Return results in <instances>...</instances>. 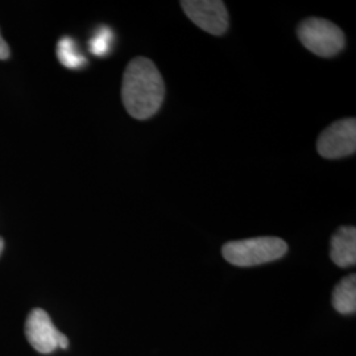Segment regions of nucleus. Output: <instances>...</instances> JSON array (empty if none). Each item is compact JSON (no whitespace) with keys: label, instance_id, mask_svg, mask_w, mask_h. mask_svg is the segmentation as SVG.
<instances>
[{"label":"nucleus","instance_id":"f257e3e1","mask_svg":"<svg viewBox=\"0 0 356 356\" xmlns=\"http://www.w3.org/2000/svg\"><path fill=\"white\" fill-rule=\"evenodd\" d=\"M165 85L156 65L149 58L136 57L126 67L122 98L128 114L145 120L156 114L164 101Z\"/></svg>","mask_w":356,"mask_h":356},{"label":"nucleus","instance_id":"f03ea898","mask_svg":"<svg viewBox=\"0 0 356 356\" xmlns=\"http://www.w3.org/2000/svg\"><path fill=\"white\" fill-rule=\"evenodd\" d=\"M286 251V243L275 236L235 241L225 244L222 248L223 257L236 267H254L270 263L281 259Z\"/></svg>","mask_w":356,"mask_h":356},{"label":"nucleus","instance_id":"7ed1b4c3","mask_svg":"<svg viewBox=\"0 0 356 356\" xmlns=\"http://www.w3.org/2000/svg\"><path fill=\"white\" fill-rule=\"evenodd\" d=\"M297 35L307 51L319 57H332L344 48L342 29L326 19L309 17L297 29Z\"/></svg>","mask_w":356,"mask_h":356},{"label":"nucleus","instance_id":"20e7f679","mask_svg":"<svg viewBox=\"0 0 356 356\" xmlns=\"http://www.w3.org/2000/svg\"><path fill=\"white\" fill-rule=\"evenodd\" d=\"M26 339L41 354H51L57 348L66 350L69 339L53 325L49 314L42 309H35L29 313L26 323Z\"/></svg>","mask_w":356,"mask_h":356},{"label":"nucleus","instance_id":"39448f33","mask_svg":"<svg viewBox=\"0 0 356 356\" xmlns=\"http://www.w3.org/2000/svg\"><path fill=\"white\" fill-rule=\"evenodd\" d=\"M317 151L325 159H341L356 151V120L341 119L326 128L317 140Z\"/></svg>","mask_w":356,"mask_h":356},{"label":"nucleus","instance_id":"423d86ee","mask_svg":"<svg viewBox=\"0 0 356 356\" xmlns=\"http://www.w3.org/2000/svg\"><path fill=\"white\" fill-rule=\"evenodd\" d=\"M182 10L191 22L204 32L220 36L229 28V13L223 1L219 0H185Z\"/></svg>","mask_w":356,"mask_h":356},{"label":"nucleus","instance_id":"0eeeda50","mask_svg":"<svg viewBox=\"0 0 356 356\" xmlns=\"http://www.w3.org/2000/svg\"><path fill=\"white\" fill-rule=\"evenodd\" d=\"M330 256L338 267H351L356 263L355 227H341L331 239Z\"/></svg>","mask_w":356,"mask_h":356},{"label":"nucleus","instance_id":"6e6552de","mask_svg":"<svg viewBox=\"0 0 356 356\" xmlns=\"http://www.w3.org/2000/svg\"><path fill=\"white\" fill-rule=\"evenodd\" d=\"M332 306L342 314H353L356 310V276L353 273L339 281L332 293Z\"/></svg>","mask_w":356,"mask_h":356},{"label":"nucleus","instance_id":"1a4fd4ad","mask_svg":"<svg viewBox=\"0 0 356 356\" xmlns=\"http://www.w3.org/2000/svg\"><path fill=\"white\" fill-rule=\"evenodd\" d=\"M57 57L65 67L76 70L88 64L86 57L79 51L76 41L69 36L61 38L57 44Z\"/></svg>","mask_w":356,"mask_h":356},{"label":"nucleus","instance_id":"9d476101","mask_svg":"<svg viewBox=\"0 0 356 356\" xmlns=\"http://www.w3.org/2000/svg\"><path fill=\"white\" fill-rule=\"evenodd\" d=\"M114 44V32L108 26H99L90 38L89 51L97 57H106Z\"/></svg>","mask_w":356,"mask_h":356},{"label":"nucleus","instance_id":"9b49d317","mask_svg":"<svg viewBox=\"0 0 356 356\" xmlns=\"http://www.w3.org/2000/svg\"><path fill=\"white\" fill-rule=\"evenodd\" d=\"M8 57H10V48L0 35V60H7Z\"/></svg>","mask_w":356,"mask_h":356},{"label":"nucleus","instance_id":"f8f14e48","mask_svg":"<svg viewBox=\"0 0 356 356\" xmlns=\"http://www.w3.org/2000/svg\"><path fill=\"white\" fill-rule=\"evenodd\" d=\"M3 248H4V242H3V239L0 238V254L3 252Z\"/></svg>","mask_w":356,"mask_h":356}]
</instances>
